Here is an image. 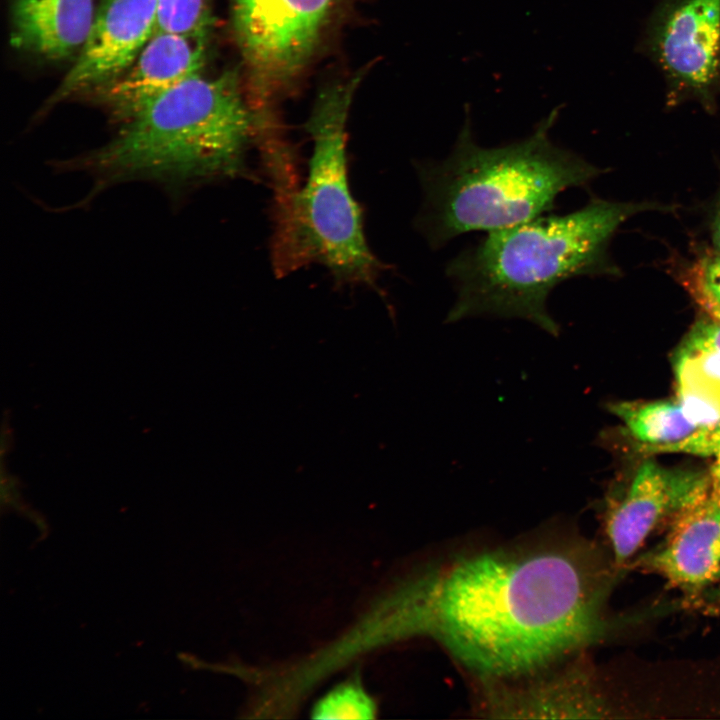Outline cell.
<instances>
[{
  "label": "cell",
  "mask_w": 720,
  "mask_h": 720,
  "mask_svg": "<svg viewBox=\"0 0 720 720\" xmlns=\"http://www.w3.org/2000/svg\"><path fill=\"white\" fill-rule=\"evenodd\" d=\"M608 576L591 546L567 539L456 555L380 594L348 640L365 654L426 637L479 682L512 680L602 639Z\"/></svg>",
  "instance_id": "cell-1"
},
{
  "label": "cell",
  "mask_w": 720,
  "mask_h": 720,
  "mask_svg": "<svg viewBox=\"0 0 720 720\" xmlns=\"http://www.w3.org/2000/svg\"><path fill=\"white\" fill-rule=\"evenodd\" d=\"M654 205L592 200L564 215H541L487 232L447 265L456 290L448 322L489 315L521 318L557 336L550 292L573 277L609 272L608 242L626 219Z\"/></svg>",
  "instance_id": "cell-2"
},
{
  "label": "cell",
  "mask_w": 720,
  "mask_h": 720,
  "mask_svg": "<svg viewBox=\"0 0 720 720\" xmlns=\"http://www.w3.org/2000/svg\"><path fill=\"white\" fill-rule=\"evenodd\" d=\"M121 123L81 160L97 185L144 179L178 188L241 176L249 144L267 131L233 71L196 74Z\"/></svg>",
  "instance_id": "cell-3"
},
{
  "label": "cell",
  "mask_w": 720,
  "mask_h": 720,
  "mask_svg": "<svg viewBox=\"0 0 720 720\" xmlns=\"http://www.w3.org/2000/svg\"><path fill=\"white\" fill-rule=\"evenodd\" d=\"M556 115L524 140L494 148L479 146L467 122L446 159L416 164L424 198L415 225L432 248L464 233L500 230L544 215L560 193L601 172L552 142Z\"/></svg>",
  "instance_id": "cell-4"
},
{
  "label": "cell",
  "mask_w": 720,
  "mask_h": 720,
  "mask_svg": "<svg viewBox=\"0 0 720 720\" xmlns=\"http://www.w3.org/2000/svg\"><path fill=\"white\" fill-rule=\"evenodd\" d=\"M363 74L337 80L317 97L306 125L313 140L306 184L276 227L274 265L281 275L316 260L337 281L374 286L383 269L366 243L346 166V124Z\"/></svg>",
  "instance_id": "cell-5"
},
{
  "label": "cell",
  "mask_w": 720,
  "mask_h": 720,
  "mask_svg": "<svg viewBox=\"0 0 720 720\" xmlns=\"http://www.w3.org/2000/svg\"><path fill=\"white\" fill-rule=\"evenodd\" d=\"M359 0H231L249 100L263 115L320 55Z\"/></svg>",
  "instance_id": "cell-6"
},
{
  "label": "cell",
  "mask_w": 720,
  "mask_h": 720,
  "mask_svg": "<svg viewBox=\"0 0 720 720\" xmlns=\"http://www.w3.org/2000/svg\"><path fill=\"white\" fill-rule=\"evenodd\" d=\"M649 42L675 94L713 105L720 88V0H665Z\"/></svg>",
  "instance_id": "cell-7"
},
{
  "label": "cell",
  "mask_w": 720,
  "mask_h": 720,
  "mask_svg": "<svg viewBox=\"0 0 720 720\" xmlns=\"http://www.w3.org/2000/svg\"><path fill=\"white\" fill-rule=\"evenodd\" d=\"M710 489V473L644 461L624 495L606 513L605 529L615 563L626 562L658 524L676 518Z\"/></svg>",
  "instance_id": "cell-8"
},
{
  "label": "cell",
  "mask_w": 720,
  "mask_h": 720,
  "mask_svg": "<svg viewBox=\"0 0 720 720\" xmlns=\"http://www.w3.org/2000/svg\"><path fill=\"white\" fill-rule=\"evenodd\" d=\"M158 0H102L85 43L48 105L98 90L127 69L156 31Z\"/></svg>",
  "instance_id": "cell-9"
},
{
  "label": "cell",
  "mask_w": 720,
  "mask_h": 720,
  "mask_svg": "<svg viewBox=\"0 0 720 720\" xmlns=\"http://www.w3.org/2000/svg\"><path fill=\"white\" fill-rule=\"evenodd\" d=\"M553 664L524 677L481 683V711L514 719L599 718L606 711L587 671Z\"/></svg>",
  "instance_id": "cell-10"
},
{
  "label": "cell",
  "mask_w": 720,
  "mask_h": 720,
  "mask_svg": "<svg viewBox=\"0 0 720 720\" xmlns=\"http://www.w3.org/2000/svg\"><path fill=\"white\" fill-rule=\"evenodd\" d=\"M209 34L156 31L132 64L100 87L98 96L123 122L188 78L202 73Z\"/></svg>",
  "instance_id": "cell-11"
},
{
  "label": "cell",
  "mask_w": 720,
  "mask_h": 720,
  "mask_svg": "<svg viewBox=\"0 0 720 720\" xmlns=\"http://www.w3.org/2000/svg\"><path fill=\"white\" fill-rule=\"evenodd\" d=\"M646 566L690 594L720 584V496L710 492L675 518Z\"/></svg>",
  "instance_id": "cell-12"
},
{
  "label": "cell",
  "mask_w": 720,
  "mask_h": 720,
  "mask_svg": "<svg viewBox=\"0 0 720 720\" xmlns=\"http://www.w3.org/2000/svg\"><path fill=\"white\" fill-rule=\"evenodd\" d=\"M95 11L93 0H12L11 42L50 60L77 55Z\"/></svg>",
  "instance_id": "cell-13"
},
{
  "label": "cell",
  "mask_w": 720,
  "mask_h": 720,
  "mask_svg": "<svg viewBox=\"0 0 720 720\" xmlns=\"http://www.w3.org/2000/svg\"><path fill=\"white\" fill-rule=\"evenodd\" d=\"M676 400L699 427L720 424V322L697 321L673 356Z\"/></svg>",
  "instance_id": "cell-14"
},
{
  "label": "cell",
  "mask_w": 720,
  "mask_h": 720,
  "mask_svg": "<svg viewBox=\"0 0 720 720\" xmlns=\"http://www.w3.org/2000/svg\"><path fill=\"white\" fill-rule=\"evenodd\" d=\"M609 410L649 454L667 452L703 429L687 416L677 400L620 401L611 403Z\"/></svg>",
  "instance_id": "cell-15"
},
{
  "label": "cell",
  "mask_w": 720,
  "mask_h": 720,
  "mask_svg": "<svg viewBox=\"0 0 720 720\" xmlns=\"http://www.w3.org/2000/svg\"><path fill=\"white\" fill-rule=\"evenodd\" d=\"M378 703L365 688L358 674L339 682L312 706L313 719H375Z\"/></svg>",
  "instance_id": "cell-16"
},
{
  "label": "cell",
  "mask_w": 720,
  "mask_h": 720,
  "mask_svg": "<svg viewBox=\"0 0 720 720\" xmlns=\"http://www.w3.org/2000/svg\"><path fill=\"white\" fill-rule=\"evenodd\" d=\"M680 282L707 316L720 322V253L690 262L681 271Z\"/></svg>",
  "instance_id": "cell-17"
},
{
  "label": "cell",
  "mask_w": 720,
  "mask_h": 720,
  "mask_svg": "<svg viewBox=\"0 0 720 720\" xmlns=\"http://www.w3.org/2000/svg\"><path fill=\"white\" fill-rule=\"evenodd\" d=\"M210 25L206 0H158L156 31L201 35Z\"/></svg>",
  "instance_id": "cell-18"
},
{
  "label": "cell",
  "mask_w": 720,
  "mask_h": 720,
  "mask_svg": "<svg viewBox=\"0 0 720 720\" xmlns=\"http://www.w3.org/2000/svg\"><path fill=\"white\" fill-rule=\"evenodd\" d=\"M711 456L714 457L710 472L711 491L720 496V424L712 430Z\"/></svg>",
  "instance_id": "cell-19"
},
{
  "label": "cell",
  "mask_w": 720,
  "mask_h": 720,
  "mask_svg": "<svg viewBox=\"0 0 720 720\" xmlns=\"http://www.w3.org/2000/svg\"><path fill=\"white\" fill-rule=\"evenodd\" d=\"M713 241L718 253H720V208L713 222Z\"/></svg>",
  "instance_id": "cell-20"
}]
</instances>
